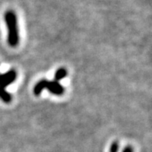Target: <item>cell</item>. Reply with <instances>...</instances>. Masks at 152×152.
Listing matches in <instances>:
<instances>
[{"label": "cell", "instance_id": "3", "mask_svg": "<svg viewBox=\"0 0 152 152\" xmlns=\"http://www.w3.org/2000/svg\"><path fill=\"white\" fill-rule=\"evenodd\" d=\"M17 74L15 70H10L4 74H0V87L6 88L12 82H15Z\"/></svg>", "mask_w": 152, "mask_h": 152}, {"label": "cell", "instance_id": "4", "mask_svg": "<svg viewBox=\"0 0 152 152\" xmlns=\"http://www.w3.org/2000/svg\"><path fill=\"white\" fill-rule=\"evenodd\" d=\"M0 99L6 103H9L12 101V95L6 90V88L0 87Z\"/></svg>", "mask_w": 152, "mask_h": 152}, {"label": "cell", "instance_id": "5", "mask_svg": "<svg viewBox=\"0 0 152 152\" xmlns=\"http://www.w3.org/2000/svg\"><path fill=\"white\" fill-rule=\"evenodd\" d=\"M68 75V72L64 68H58L56 71L55 74H54V80L57 82H59L60 80L64 78Z\"/></svg>", "mask_w": 152, "mask_h": 152}, {"label": "cell", "instance_id": "1", "mask_svg": "<svg viewBox=\"0 0 152 152\" xmlns=\"http://www.w3.org/2000/svg\"><path fill=\"white\" fill-rule=\"evenodd\" d=\"M5 21L8 30L7 41L9 45L11 47L17 46L20 41V37H19L17 18L15 12L12 10L7 11L5 13Z\"/></svg>", "mask_w": 152, "mask_h": 152}, {"label": "cell", "instance_id": "6", "mask_svg": "<svg viewBox=\"0 0 152 152\" xmlns=\"http://www.w3.org/2000/svg\"><path fill=\"white\" fill-rule=\"evenodd\" d=\"M119 151V143L117 141H114L110 147V152H118Z\"/></svg>", "mask_w": 152, "mask_h": 152}, {"label": "cell", "instance_id": "7", "mask_svg": "<svg viewBox=\"0 0 152 152\" xmlns=\"http://www.w3.org/2000/svg\"><path fill=\"white\" fill-rule=\"evenodd\" d=\"M122 152H134V151H133L132 147H130V146H126V148H124V151H123Z\"/></svg>", "mask_w": 152, "mask_h": 152}, {"label": "cell", "instance_id": "2", "mask_svg": "<svg viewBox=\"0 0 152 152\" xmlns=\"http://www.w3.org/2000/svg\"><path fill=\"white\" fill-rule=\"evenodd\" d=\"M44 88L48 89L49 92H50L52 94L56 95V96H61L64 93V88L59 83V82L57 81H48L47 79L44 80Z\"/></svg>", "mask_w": 152, "mask_h": 152}]
</instances>
